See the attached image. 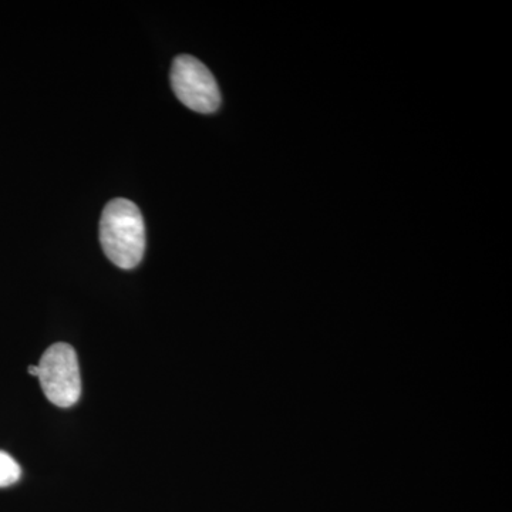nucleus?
Masks as SVG:
<instances>
[{"label":"nucleus","instance_id":"nucleus-1","mask_svg":"<svg viewBox=\"0 0 512 512\" xmlns=\"http://www.w3.org/2000/svg\"><path fill=\"white\" fill-rule=\"evenodd\" d=\"M104 254L121 269L136 268L146 252V225L134 202L116 198L104 207L100 220Z\"/></svg>","mask_w":512,"mask_h":512},{"label":"nucleus","instance_id":"nucleus-5","mask_svg":"<svg viewBox=\"0 0 512 512\" xmlns=\"http://www.w3.org/2000/svg\"><path fill=\"white\" fill-rule=\"evenodd\" d=\"M29 373L32 376H39V367L36 366H29Z\"/></svg>","mask_w":512,"mask_h":512},{"label":"nucleus","instance_id":"nucleus-2","mask_svg":"<svg viewBox=\"0 0 512 512\" xmlns=\"http://www.w3.org/2000/svg\"><path fill=\"white\" fill-rule=\"evenodd\" d=\"M40 386L50 403L72 407L82 396V377L76 350L67 343H56L43 353L39 365Z\"/></svg>","mask_w":512,"mask_h":512},{"label":"nucleus","instance_id":"nucleus-3","mask_svg":"<svg viewBox=\"0 0 512 512\" xmlns=\"http://www.w3.org/2000/svg\"><path fill=\"white\" fill-rule=\"evenodd\" d=\"M171 87L185 107L201 114L215 113L221 106L218 84L204 63L192 56H178L171 67Z\"/></svg>","mask_w":512,"mask_h":512},{"label":"nucleus","instance_id":"nucleus-4","mask_svg":"<svg viewBox=\"0 0 512 512\" xmlns=\"http://www.w3.org/2000/svg\"><path fill=\"white\" fill-rule=\"evenodd\" d=\"M22 477V468L6 451H0V488L18 483Z\"/></svg>","mask_w":512,"mask_h":512}]
</instances>
